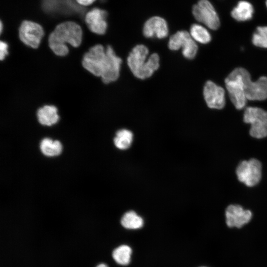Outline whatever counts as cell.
I'll list each match as a JSON object with an SVG mask.
<instances>
[{
	"label": "cell",
	"mask_w": 267,
	"mask_h": 267,
	"mask_svg": "<svg viewBox=\"0 0 267 267\" xmlns=\"http://www.w3.org/2000/svg\"><path fill=\"white\" fill-rule=\"evenodd\" d=\"M142 32L147 38H157L159 39L167 37L169 34V26L166 19L155 15L149 18L144 23Z\"/></svg>",
	"instance_id": "obj_12"
},
{
	"label": "cell",
	"mask_w": 267,
	"mask_h": 267,
	"mask_svg": "<svg viewBox=\"0 0 267 267\" xmlns=\"http://www.w3.org/2000/svg\"><path fill=\"white\" fill-rule=\"evenodd\" d=\"M252 213L238 205H230L225 210L226 223L228 227L240 228L252 218Z\"/></svg>",
	"instance_id": "obj_14"
},
{
	"label": "cell",
	"mask_w": 267,
	"mask_h": 267,
	"mask_svg": "<svg viewBox=\"0 0 267 267\" xmlns=\"http://www.w3.org/2000/svg\"><path fill=\"white\" fill-rule=\"evenodd\" d=\"M254 8L251 3L247 0H240L233 7L230 12L231 17L239 22H244L251 19Z\"/></svg>",
	"instance_id": "obj_17"
},
{
	"label": "cell",
	"mask_w": 267,
	"mask_h": 267,
	"mask_svg": "<svg viewBox=\"0 0 267 267\" xmlns=\"http://www.w3.org/2000/svg\"><path fill=\"white\" fill-rule=\"evenodd\" d=\"M243 121L250 124V135L256 138L267 136V112L262 108L248 107L244 111Z\"/></svg>",
	"instance_id": "obj_6"
},
{
	"label": "cell",
	"mask_w": 267,
	"mask_h": 267,
	"mask_svg": "<svg viewBox=\"0 0 267 267\" xmlns=\"http://www.w3.org/2000/svg\"><path fill=\"white\" fill-rule=\"evenodd\" d=\"M253 44L258 47L267 48V26H259L252 37Z\"/></svg>",
	"instance_id": "obj_23"
},
{
	"label": "cell",
	"mask_w": 267,
	"mask_h": 267,
	"mask_svg": "<svg viewBox=\"0 0 267 267\" xmlns=\"http://www.w3.org/2000/svg\"><path fill=\"white\" fill-rule=\"evenodd\" d=\"M191 11L194 19L207 28L215 30L220 27V17L210 0H199L193 5Z\"/></svg>",
	"instance_id": "obj_5"
},
{
	"label": "cell",
	"mask_w": 267,
	"mask_h": 267,
	"mask_svg": "<svg viewBox=\"0 0 267 267\" xmlns=\"http://www.w3.org/2000/svg\"><path fill=\"white\" fill-rule=\"evenodd\" d=\"M121 223L126 228L138 229L143 226V221L142 218L134 211H129L124 215Z\"/></svg>",
	"instance_id": "obj_21"
},
{
	"label": "cell",
	"mask_w": 267,
	"mask_h": 267,
	"mask_svg": "<svg viewBox=\"0 0 267 267\" xmlns=\"http://www.w3.org/2000/svg\"><path fill=\"white\" fill-rule=\"evenodd\" d=\"M149 50L143 44L135 46L127 58V64L134 75L141 80L150 77L159 67V56L156 53L148 56Z\"/></svg>",
	"instance_id": "obj_2"
},
{
	"label": "cell",
	"mask_w": 267,
	"mask_h": 267,
	"mask_svg": "<svg viewBox=\"0 0 267 267\" xmlns=\"http://www.w3.org/2000/svg\"><path fill=\"white\" fill-rule=\"evenodd\" d=\"M192 38L196 42L202 44L209 43L211 40V34L203 25L194 23L190 27L189 32Z\"/></svg>",
	"instance_id": "obj_18"
},
{
	"label": "cell",
	"mask_w": 267,
	"mask_h": 267,
	"mask_svg": "<svg viewBox=\"0 0 267 267\" xmlns=\"http://www.w3.org/2000/svg\"><path fill=\"white\" fill-rule=\"evenodd\" d=\"M241 68L233 70L225 79V87L230 100L237 109H243L247 100Z\"/></svg>",
	"instance_id": "obj_4"
},
{
	"label": "cell",
	"mask_w": 267,
	"mask_h": 267,
	"mask_svg": "<svg viewBox=\"0 0 267 267\" xmlns=\"http://www.w3.org/2000/svg\"><path fill=\"white\" fill-rule=\"evenodd\" d=\"M58 110L53 105H44L37 111L38 122L43 126H51L56 124L59 120Z\"/></svg>",
	"instance_id": "obj_16"
},
{
	"label": "cell",
	"mask_w": 267,
	"mask_h": 267,
	"mask_svg": "<svg viewBox=\"0 0 267 267\" xmlns=\"http://www.w3.org/2000/svg\"><path fill=\"white\" fill-rule=\"evenodd\" d=\"M132 254L131 248L127 245H121L116 248L112 253V257L116 263L121 265L129 264Z\"/></svg>",
	"instance_id": "obj_22"
},
{
	"label": "cell",
	"mask_w": 267,
	"mask_h": 267,
	"mask_svg": "<svg viewBox=\"0 0 267 267\" xmlns=\"http://www.w3.org/2000/svg\"><path fill=\"white\" fill-rule=\"evenodd\" d=\"M266 7L267 8V0H266Z\"/></svg>",
	"instance_id": "obj_27"
},
{
	"label": "cell",
	"mask_w": 267,
	"mask_h": 267,
	"mask_svg": "<svg viewBox=\"0 0 267 267\" xmlns=\"http://www.w3.org/2000/svg\"><path fill=\"white\" fill-rule=\"evenodd\" d=\"M80 6L83 7H89L91 6L97 0H75Z\"/></svg>",
	"instance_id": "obj_25"
},
{
	"label": "cell",
	"mask_w": 267,
	"mask_h": 267,
	"mask_svg": "<svg viewBox=\"0 0 267 267\" xmlns=\"http://www.w3.org/2000/svg\"><path fill=\"white\" fill-rule=\"evenodd\" d=\"M45 35L43 26L33 21H23L18 29L20 41L25 45L34 49L39 47Z\"/></svg>",
	"instance_id": "obj_7"
},
{
	"label": "cell",
	"mask_w": 267,
	"mask_h": 267,
	"mask_svg": "<svg viewBox=\"0 0 267 267\" xmlns=\"http://www.w3.org/2000/svg\"><path fill=\"white\" fill-rule=\"evenodd\" d=\"M40 147L41 152L44 155L49 157L59 155L62 150V146L59 141L53 140L49 138L42 139Z\"/></svg>",
	"instance_id": "obj_19"
},
{
	"label": "cell",
	"mask_w": 267,
	"mask_h": 267,
	"mask_svg": "<svg viewBox=\"0 0 267 267\" xmlns=\"http://www.w3.org/2000/svg\"><path fill=\"white\" fill-rule=\"evenodd\" d=\"M8 44L3 40L0 41V60H4L8 55Z\"/></svg>",
	"instance_id": "obj_24"
},
{
	"label": "cell",
	"mask_w": 267,
	"mask_h": 267,
	"mask_svg": "<svg viewBox=\"0 0 267 267\" xmlns=\"http://www.w3.org/2000/svg\"><path fill=\"white\" fill-rule=\"evenodd\" d=\"M106 51L108 57V64L105 73L101 79L103 83L107 84L115 82L119 78L122 59L116 54L111 46L107 45Z\"/></svg>",
	"instance_id": "obj_15"
},
{
	"label": "cell",
	"mask_w": 267,
	"mask_h": 267,
	"mask_svg": "<svg viewBox=\"0 0 267 267\" xmlns=\"http://www.w3.org/2000/svg\"><path fill=\"white\" fill-rule=\"evenodd\" d=\"M89 7L86 13L84 21L89 30L97 36L106 34L108 27V12L98 7Z\"/></svg>",
	"instance_id": "obj_10"
},
{
	"label": "cell",
	"mask_w": 267,
	"mask_h": 267,
	"mask_svg": "<svg viewBox=\"0 0 267 267\" xmlns=\"http://www.w3.org/2000/svg\"><path fill=\"white\" fill-rule=\"evenodd\" d=\"M81 63L88 72L101 78L106 72L108 64L106 48L99 44L92 46L83 55Z\"/></svg>",
	"instance_id": "obj_3"
},
{
	"label": "cell",
	"mask_w": 267,
	"mask_h": 267,
	"mask_svg": "<svg viewBox=\"0 0 267 267\" xmlns=\"http://www.w3.org/2000/svg\"><path fill=\"white\" fill-rule=\"evenodd\" d=\"M203 95L206 103L209 108L221 109L225 105V91L224 89L214 82L207 81L203 89Z\"/></svg>",
	"instance_id": "obj_13"
},
{
	"label": "cell",
	"mask_w": 267,
	"mask_h": 267,
	"mask_svg": "<svg viewBox=\"0 0 267 267\" xmlns=\"http://www.w3.org/2000/svg\"><path fill=\"white\" fill-rule=\"evenodd\" d=\"M133 139V134L127 129L119 130L114 139L115 146L119 149H128L131 146Z\"/></svg>",
	"instance_id": "obj_20"
},
{
	"label": "cell",
	"mask_w": 267,
	"mask_h": 267,
	"mask_svg": "<svg viewBox=\"0 0 267 267\" xmlns=\"http://www.w3.org/2000/svg\"><path fill=\"white\" fill-rule=\"evenodd\" d=\"M82 26L73 21H66L57 24L47 38V44L56 56L63 57L69 52L68 45L79 47L83 41Z\"/></svg>",
	"instance_id": "obj_1"
},
{
	"label": "cell",
	"mask_w": 267,
	"mask_h": 267,
	"mask_svg": "<svg viewBox=\"0 0 267 267\" xmlns=\"http://www.w3.org/2000/svg\"><path fill=\"white\" fill-rule=\"evenodd\" d=\"M96 267H108V266L105 264H100L98 265Z\"/></svg>",
	"instance_id": "obj_26"
},
{
	"label": "cell",
	"mask_w": 267,
	"mask_h": 267,
	"mask_svg": "<svg viewBox=\"0 0 267 267\" xmlns=\"http://www.w3.org/2000/svg\"><path fill=\"white\" fill-rule=\"evenodd\" d=\"M241 74L247 100H263L267 98V77L262 76L252 82L249 73L241 68Z\"/></svg>",
	"instance_id": "obj_11"
},
{
	"label": "cell",
	"mask_w": 267,
	"mask_h": 267,
	"mask_svg": "<svg viewBox=\"0 0 267 267\" xmlns=\"http://www.w3.org/2000/svg\"><path fill=\"white\" fill-rule=\"evenodd\" d=\"M168 47L172 50L182 48V55L188 59L194 58L198 50L196 42L189 33L185 30L178 31L172 35L168 41Z\"/></svg>",
	"instance_id": "obj_9"
},
{
	"label": "cell",
	"mask_w": 267,
	"mask_h": 267,
	"mask_svg": "<svg viewBox=\"0 0 267 267\" xmlns=\"http://www.w3.org/2000/svg\"><path fill=\"white\" fill-rule=\"evenodd\" d=\"M236 173L240 181L247 186H254L259 183L261 178V163L254 158L243 161L237 166Z\"/></svg>",
	"instance_id": "obj_8"
}]
</instances>
